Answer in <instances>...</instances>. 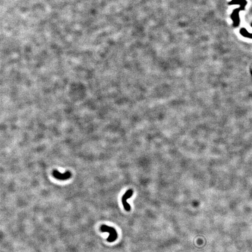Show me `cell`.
<instances>
[{
  "instance_id": "1",
  "label": "cell",
  "mask_w": 252,
  "mask_h": 252,
  "mask_svg": "<svg viewBox=\"0 0 252 252\" xmlns=\"http://www.w3.org/2000/svg\"><path fill=\"white\" fill-rule=\"evenodd\" d=\"M101 230L102 232H107L109 233V236L107 239V241L109 242H113L116 241L118 235L116 230L112 227L102 225L101 227Z\"/></svg>"
},
{
  "instance_id": "2",
  "label": "cell",
  "mask_w": 252,
  "mask_h": 252,
  "mask_svg": "<svg viewBox=\"0 0 252 252\" xmlns=\"http://www.w3.org/2000/svg\"><path fill=\"white\" fill-rule=\"evenodd\" d=\"M133 194V190L132 189H129L125 192V194H124L121 198L122 204L124 209L127 212L130 211L131 207L129 203H127V200L132 196Z\"/></svg>"
},
{
  "instance_id": "3",
  "label": "cell",
  "mask_w": 252,
  "mask_h": 252,
  "mask_svg": "<svg viewBox=\"0 0 252 252\" xmlns=\"http://www.w3.org/2000/svg\"><path fill=\"white\" fill-rule=\"evenodd\" d=\"M53 175L57 179L64 180L69 179V178H71L72 174L70 172H66L64 174H61L58 170H54L53 172Z\"/></svg>"
}]
</instances>
